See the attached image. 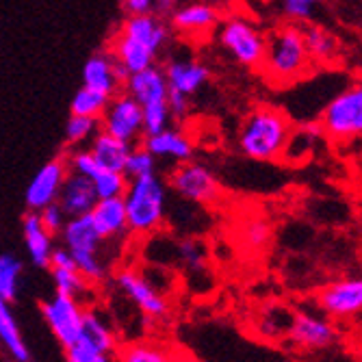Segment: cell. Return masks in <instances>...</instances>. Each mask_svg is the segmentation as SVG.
<instances>
[{
    "instance_id": "36",
    "label": "cell",
    "mask_w": 362,
    "mask_h": 362,
    "mask_svg": "<svg viewBox=\"0 0 362 362\" xmlns=\"http://www.w3.org/2000/svg\"><path fill=\"white\" fill-rule=\"evenodd\" d=\"M323 0H282V13L288 22L308 24L317 18Z\"/></svg>"
},
{
    "instance_id": "20",
    "label": "cell",
    "mask_w": 362,
    "mask_h": 362,
    "mask_svg": "<svg viewBox=\"0 0 362 362\" xmlns=\"http://www.w3.org/2000/svg\"><path fill=\"white\" fill-rule=\"evenodd\" d=\"M22 235H24V247L28 252V258L35 267H50L52 256V237L46 233V228L40 221L37 211H26L22 217Z\"/></svg>"
},
{
    "instance_id": "15",
    "label": "cell",
    "mask_w": 362,
    "mask_h": 362,
    "mask_svg": "<svg viewBox=\"0 0 362 362\" xmlns=\"http://www.w3.org/2000/svg\"><path fill=\"white\" fill-rule=\"evenodd\" d=\"M163 74H165L170 89L185 93L187 98H191L193 93L200 91L211 78V72H209L206 65L202 61L189 59V57L170 59L165 68H163Z\"/></svg>"
},
{
    "instance_id": "5",
    "label": "cell",
    "mask_w": 362,
    "mask_h": 362,
    "mask_svg": "<svg viewBox=\"0 0 362 362\" xmlns=\"http://www.w3.org/2000/svg\"><path fill=\"white\" fill-rule=\"evenodd\" d=\"M219 46L243 68H258L265 54V33L250 18L233 13L219 22Z\"/></svg>"
},
{
    "instance_id": "16",
    "label": "cell",
    "mask_w": 362,
    "mask_h": 362,
    "mask_svg": "<svg viewBox=\"0 0 362 362\" xmlns=\"http://www.w3.org/2000/svg\"><path fill=\"white\" fill-rule=\"evenodd\" d=\"M107 52L115 59V63L126 74H135V72H141V70L150 68V65H154V61L158 57L146 44H141L139 40L130 37V35H124L122 30H117L115 35L111 37Z\"/></svg>"
},
{
    "instance_id": "45",
    "label": "cell",
    "mask_w": 362,
    "mask_h": 362,
    "mask_svg": "<svg viewBox=\"0 0 362 362\" xmlns=\"http://www.w3.org/2000/svg\"><path fill=\"white\" fill-rule=\"evenodd\" d=\"M168 107H170L172 117L185 119L187 113H189V98H187L185 93H178V91L170 89V91H168Z\"/></svg>"
},
{
    "instance_id": "21",
    "label": "cell",
    "mask_w": 362,
    "mask_h": 362,
    "mask_svg": "<svg viewBox=\"0 0 362 362\" xmlns=\"http://www.w3.org/2000/svg\"><path fill=\"white\" fill-rule=\"evenodd\" d=\"M119 30L124 33V35H130L139 40L141 44H146L152 52H160L163 46L168 44L170 40V28L168 24L158 20L154 13H144V16H128Z\"/></svg>"
},
{
    "instance_id": "8",
    "label": "cell",
    "mask_w": 362,
    "mask_h": 362,
    "mask_svg": "<svg viewBox=\"0 0 362 362\" xmlns=\"http://www.w3.org/2000/svg\"><path fill=\"white\" fill-rule=\"evenodd\" d=\"M100 130L115 139L135 144L144 135V113L141 105L126 91L109 98L107 109L100 115Z\"/></svg>"
},
{
    "instance_id": "14",
    "label": "cell",
    "mask_w": 362,
    "mask_h": 362,
    "mask_svg": "<svg viewBox=\"0 0 362 362\" xmlns=\"http://www.w3.org/2000/svg\"><path fill=\"white\" fill-rule=\"evenodd\" d=\"M126 76L128 74L119 68L109 52H95L83 65V87L105 93L109 98L122 91Z\"/></svg>"
},
{
    "instance_id": "30",
    "label": "cell",
    "mask_w": 362,
    "mask_h": 362,
    "mask_svg": "<svg viewBox=\"0 0 362 362\" xmlns=\"http://www.w3.org/2000/svg\"><path fill=\"white\" fill-rule=\"evenodd\" d=\"M20 276H22V260L11 252L0 254V298L9 304L18 298Z\"/></svg>"
},
{
    "instance_id": "40",
    "label": "cell",
    "mask_w": 362,
    "mask_h": 362,
    "mask_svg": "<svg viewBox=\"0 0 362 362\" xmlns=\"http://www.w3.org/2000/svg\"><path fill=\"white\" fill-rule=\"evenodd\" d=\"M65 158H68L70 172H76L81 176L93 178L98 172H100V165H98V160L93 158L89 148H72V152L65 154Z\"/></svg>"
},
{
    "instance_id": "41",
    "label": "cell",
    "mask_w": 362,
    "mask_h": 362,
    "mask_svg": "<svg viewBox=\"0 0 362 362\" xmlns=\"http://www.w3.org/2000/svg\"><path fill=\"white\" fill-rule=\"evenodd\" d=\"M330 9L343 24L362 30V0H330Z\"/></svg>"
},
{
    "instance_id": "13",
    "label": "cell",
    "mask_w": 362,
    "mask_h": 362,
    "mask_svg": "<svg viewBox=\"0 0 362 362\" xmlns=\"http://www.w3.org/2000/svg\"><path fill=\"white\" fill-rule=\"evenodd\" d=\"M221 11L204 0L187 3L170 13V24L185 37H206L219 26Z\"/></svg>"
},
{
    "instance_id": "22",
    "label": "cell",
    "mask_w": 362,
    "mask_h": 362,
    "mask_svg": "<svg viewBox=\"0 0 362 362\" xmlns=\"http://www.w3.org/2000/svg\"><path fill=\"white\" fill-rule=\"evenodd\" d=\"M154 158H172L176 163H185V160H191L193 156V144L191 139L180 133L176 128H165L160 130L156 135H150V137H144V144H141Z\"/></svg>"
},
{
    "instance_id": "31",
    "label": "cell",
    "mask_w": 362,
    "mask_h": 362,
    "mask_svg": "<svg viewBox=\"0 0 362 362\" xmlns=\"http://www.w3.org/2000/svg\"><path fill=\"white\" fill-rule=\"evenodd\" d=\"M100 133V119L85 117V115H70L65 124V144L70 148H81L83 144L91 141Z\"/></svg>"
},
{
    "instance_id": "27",
    "label": "cell",
    "mask_w": 362,
    "mask_h": 362,
    "mask_svg": "<svg viewBox=\"0 0 362 362\" xmlns=\"http://www.w3.org/2000/svg\"><path fill=\"white\" fill-rule=\"evenodd\" d=\"M304 42L315 63H330L339 57V40L321 24L308 22L304 28Z\"/></svg>"
},
{
    "instance_id": "32",
    "label": "cell",
    "mask_w": 362,
    "mask_h": 362,
    "mask_svg": "<svg viewBox=\"0 0 362 362\" xmlns=\"http://www.w3.org/2000/svg\"><path fill=\"white\" fill-rule=\"evenodd\" d=\"M107 103H109V95L98 93V91L87 89V87H81L72 98L70 115H85V117L100 119L103 111L107 109Z\"/></svg>"
},
{
    "instance_id": "44",
    "label": "cell",
    "mask_w": 362,
    "mask_h": 362,
    "mask_svg": "<svg viewBox=\"0 0 362 362\" xmlns=\"http://www.w3.org/2000/svg\"><path fill=\"white\" fill-rule=\"evenodd\" d=\"M178 252H180V258L187 262L189 267L202 269V265H204V250H202V245L197 243V241H182Z\"/></svg>"
},
{
    "instance_id": "39",
    "label": "cell",
    "mask_w": 362,
    "mask_h": 362,
    "mask_svg": "<svg viewBox=\"0 0 362 362\" xmlns=\"http://www.w3.org/2000/svg\"><path fill=\"white\" fill-rule=\"evenodd\" d=\"M295 313H288L284 308H274L262 313V325H260V332L272 334V337H286L291 321H293Z\"/></svg>"
},
{
    "instance_id": "1",
    "label": "cell",
    "mask_w": 362,
    "mask_h": 362,
    "mask_svg": "<svg viewBox=\"0 0 362 362\" xmlns=\"http://www.w3.org/2000/svg\"><path fill=\"white\" fill-rule=\"evenodd\" d=\"M313 65L315 61L308 54L300 24L286 22L265 35V54L258 68L272 85H298L313 74Z\"/></svg>"
},
{
    "instance_id": "7",
    "label": "cell",
    "mask_w": 362,
    "mask_h": 362,
    "mask_svg": "<svg viewBox=\"0 0 362 362\" xmlns=\"http://www.w3.org/2000/svg\"><path fill=\"white\" fill-rule=\"evenodd\" d=\"M317 306L332 321H354L362 317V276H351L325 284L317 293Z\"/></svg>"
},
{
    "instance_id": "4",
    "label": "cell",
    "mask_w": 362,
    "mask_h": 362,
    "mask_svg": "<svg viewBox=\"0 0 362 362\" xmlns=\"http://www.w3.org/2000/svg\"><path fill=\"white\" fill-rule=\"evenodd\" d=\"M319 126L323 135L334 141L362 137V78L349 83L323 107Z\"/></svg>"
},
{
    "instance_id": "35",
    "label": "cell",
    "mask_w": 362,
    "mask_h": 362,
    "mask_svg": "<svg viewBox=\"0 0 362 362\" xmlns=\"http://www.w3.org/2000/svg\"><path fill=\"white\" fill-rule=\"evenodd\" d=\"M156 172V158L144 148V146H133L130 150L128 158H126V165H124V176L128 180L139 178V176H148Z\"/></svg>"
},
{
    "instance_id": "37",
    "label": "cell",
    "mask_w": 362,
    "mask_h": 362,
    "mask_svg": "<svg viewBox=\"0 0 362 362\" xmlns=\"http://www.w3.org/2000/svg\"><path fill=\"white\" fill-rule=\"evenodd\" d=\"M141 113H144V137L156 135V133H160V130L170 128L172 113H170L168 100L146 105V107H141Z\"/></svg>"
},
{
    "instance_id": "12",
    "label": "cell",
    "mask_w": 362,
    "mask_h": 362,
    "mask_svg": "<svg viewBox=\"0 0 362 362\" xmlns=\"http://www.w3.org/2000/svg\"><path fill=\"white\" fill-rule=\"evenodd\" d=\"M117 286L126 293V298L133 302L146 317L150 319H163L170 310V304L165 300L158 288H154V284H150V280H146L139 272L135 269H122L117 274Z\"/></svg>"
},
{
    "instance_id": "24",
    "label": "cell",
    "mask_w": 362,
    "mask_h": 362,
    "mask_svg": "<svg viewBox=\"0 0 362 362\" xmlns=\"http://www.w3.org/2000/svg\"><path fill=\"white\" fill-rule=\"evenodd\" d=\"M76 343H81V345H85V347H89L93 351L111 354V356L117 349V339H115V332L111 330V325L95 310H89V308L83 310L81 334H78Z\"/></svg>"
},
{
    "instance_id": "6",
    "label": "cell",
    "mask_w": 362,
    "mask_h": 362,
    "mask_svg": "<svg viewBox=\"0 0 362 362\" xmlns=\"http://www.w3.org/2000/svg\"><path fill=\"white\" fill-rule=\"evenodd\" d=\"M170 187L176 191L182 200L195 202V204H217L221 197V185L215 178V174L195 160H185L170 174Z\"/></svg>"
},
{
    "instance_id": "38",
    "label": "cell",
    "mask_w": 362,
    "mask_h": 362,
    "mask_svg": "<svg viewBox=\"0 0 362 362\" xmlns=\"http://www.w3.org/2000/svg\"><path fill=\"white\" fill-rule=\"evenodd\" d=\"M78 274L87 280V282H100L105 278V265L100 260V254L93 252H70Z\"/></svg>"
},
{
    "instance_id": "23",
    "label": "cell",
    "mask_w": 362,
    "mask_h": 362,
    "mask_svg": "<svg viewBox=\"0 0 362 362\" xmlns=\"http://www.w3.org/2000/svg\"><path fill=\"white\" fill-rule=\"evenodd\" d=\"M61 239H63V247L70 252H93L100 254V245H103V237L98 235V230L91 221V215H76V217H68L63 230H61Z\"/></svg>"
},
{
    "instance_id": "48",
    "label": "cell",
    "mask_w": 362,
    "mask_h": 362,
    "mask_svg": "<svg viewBox=\"0 0 362 362\" xmlns=\"http://www.w3.org/2000/svg\"><path fill=\"white\" fill-rule=\"evenodd\" d=\"M204 3H209V5L217 7L219 11H223V9L235 7V5H237V0H204Z\"/></svg>"
},
{
    "instance_id": "43",
    "label": "cell",
    "mask_w": 362,
    "mask_h": 362,
    "mask_svg": "<svg viewBox=\"0 0 362 362\" xmlns=\"http://www.w3.org/2000/svg\"><path fill=\"white\" fill-rule=\"evenodd\" d=\"M65 360L68 362H115V358L111 354L93 351L81 343H74L72 347L65 349Z\"/></svg>"
},
{
    "instance_id": "19",
    "label": "cell",
    "mask_w": 362,
    "mask_h": 362,
    "mask_svg": "<svg viewBox=\"0 0 362 362\" xmlns=\"http://www.w3.org/2000/svg\"><path fill=\"white\" fill-rule=\"evenodd\" d=\"M91 221L98 230L103 241L117 239L128 233V219H126V206L124 197H107V200H98L93 209L89 211Z\"/></svg>"
},
{
    "instance_id": "34",
    "label": "cell",
    "mask_w": 362,
    "mask_h": 362,
    "mask_svg": "<svg viewBox=\"0 0 362 362\" xmlns=\"http://www.w3.org/2000/svg\"><path fill=\"white\" fill-rule=\"evenodd\" d=\"M93 189L98 200H107V197H122L128 187V178L124 172H111V170H100L93 178Z\"/></svg>"
},
{
    "instance_id": "46",
    "label": "cell",
    "mask_w": 362,
    "mask_h": 362,
    "mask_svg": "<svg viewBox=\"0 0 362 362\" xmlns=\"http://www.w3.org/2000/svg\"><path fill=\"white\" fill-rule=\"evenodd\" d=\"M267 237H269V226L265 221H254L250 223L247 228V241L256 247H262L267 243Z\"/></svg>"
},
{
    "instance_id": "26",
    "label": "cell",
    "mask_w": 362,
    "mask_h": 362,
    "mask_svg": "<svg viewBox=\"0 0 362 362\" xmlns=\"http://www.w3.org/2000/svg\"><path fill=\"white\" fill-rule=\"evenodd\" d=\"M321 137H325V135H323L319 124L304 122L302 126L291 130L288 141H286L284 152H282V158L288 163H302V160L310 158L315 154V148L321 141Z\"/></svg>"
},
{
    "instance_id": "18",
    "label": "cell",
    "mask_w": 362,
    "mask_h": 362,
    "mask_svg": "<svg viewBox=\"0 0 362 362\" xmlns=\"http://www.w3.org/2000/svg\"><path fill=\"white\" fill-rule=\"evenodd\" d=\"M59 206L63 209V213L68 217H76V215H85L93 209V204L98 202V195L93 189L91 178L81 176L76 172H68L59 193Z\"/></svg>"
},
{
    "instance_id": "33",
    "label": "cell",
    "mask_w": 362,
    "mask_h": 362,
    "mask_svg": "<svg viewBox=\"0 0 362 362\" xmlns=\"http://www.w3.org/2000/svg\"><path fill=\"white\" fill-rule=\"evenodd\" d=\"M50 274H52L57 293L72 295V298H76L78 302L85 298L87 291H91V284L78 274V269H57V267H50Z\"/></svg>"
},
{
    "instance_id": "17",
    "label": "cell",
    "mask_w": 362,
    "mask_h": 362,
    "mask_svg": "<svg viewBox=\"0 0 362 362\" xmlns=\"http://www.w3.org/2000/svg\"><path fill=\"white\" fill-rule=\"evenodd\" d=\"M124 89L130 98L146 107V105H154V103H165L168 100V81L165 74H163V68L158 65H150V68L128 74L124 81Z\"/></svg>"
},
{
    "instance_id": "47",
    "label": "cell",
    "mask_w": 362,
    "mask_h": 362,
    "mask_svg": "<svg viewBox=\"0 0 362 362\" xmlns=\"http://www.w3.org/2000/svg\"><path fill=\"white\" fill-rule=\"evenodd\" d=\"M154 5H156V0H122V9L126 11V16L152 13Z\"/></svg>"
},
{
    "instance_id": "25",
    "label": "cell",
    "mask_w": 362,
    "mask_h": 362,
    "mask_svg": "<svg viewBox=\"0 0 362 362\" xmlns=\"http://www.w3.org/2000/svg\"><path fill=\"white\" fill-rule=\"evenodd\" d=\"M135 144H128V141H122V139H115L107 133H98L93 139H91V146H89V152L93 154V158L98 160V165L100 170H111V172H124V165H126V158L133 150Z\"/></svg>"
},
{
    "instance_id": "42",
    "label": "cell",
    "mask_w": 362,
    "mask_h": 362,
    "mask_svg": "<svg viewBox=\"0 0 362 362\" xmlns=\"http://www.w3.org/2000/svg\"><path fill=\"white\" fill-rule=\"evenodd\" d=\"M37 215H40V221H42V226L46 228V233L50 237L61 235L65 221H68V215L63 213V209L59 206V202H52V204L44 206L42 211H37Z\"/></svg>"
},
{
    "instance_id": "10",
    "label": "cell",
    "mask_w": 362,
    "mask_h": 362,
    "mask_svg": "<svg viewBox=\"0 0 362 362\" xmlns=\"http://www.w3.org/2000/svg\"><path fill=\"white\" fill-rule=\"evenodd\" d=\"M286 339L298 347L306 351H317V349H327L337 343L339 330L332 319L325 315H315V313H295L291 327L286 332Z\"/></svg>"
},
{
    "instance_id": "11",
    "label": "cell",
    "mask_w": 362,
    "mask_h": 362,
    "mask_svg": "<svg viewBox=\"0 0 362 362\" xmlns=\"http://www.w3.org/2000/svg\"><path fill=\"white\" fill-rule=\"evenodd\" d=\"M68 172H70V168H68V158H65V154L42 165L37 170V174L30 178L26 193H24V202H26L28 211H42L44 206L57 202Z\"/></svg>"
},
{
    "instance_id": "3",
    "label": "cell",
    "mask_w": 362,
    "mask_h": 362,
    "mask_svg": "<svg viewBox=\"0 0 362 362\" xmlns=\"http://www.w3.org/2000/svg\"><path fill=\"white\" fill-rule=\"evenodd\" d=\"M124 197L128 233L133 235H150L165 221L168 206V189L160 176L148 174L128 180Z\"/></svg>"
},
{
    "instance_id": "2",
    "label": "cell",
    "mask_w": 362,
    "mask_h": 362,
    "mask_svg": "<svg viewBox=\"0 0 362 362\" xmlns=\"http://www.w3.org/2000/svg\"><path fill=\"white\" fill-rule=\"evenodd\" d=\"M291 130H293L291 117L282 109L260 105L252 109L239 126V135H237L239 152L260 163L280 160Z\"/></svg>"
},
{
    "instance_id": "29",
    "label": "cell",
    "mask_w": 362,
    "mask_h": 362,
    "mask_svg": "<svg viewBox=\"0 0 362 362\" xmlns=\"http://www.w3.org/2000/svg\"><path fill=\"white\" fill-rule=\"evenodd\" d=\"M115 362H176L172 351L156 343H128L115 349Z\"/></svg>"
},
{
    "instance_id": "28",
    "label": "cell",
    "mask_w": 362,
    "mask_h": 362,
    "mask_svg": "<svg viewBox=\"0 0 362 362\" xmlns=\"http://www.w3.org/2000/svg\"><path fill=\"white\" fill-rule=\"evenodd\" d=\"M0 343L7 347V351L11 354L16 362H30V351L11 315L9 302H5L3 298H0Z\"/></svg>"
},
{
    "instance_id": "9",
    "label": "cell",
    "mask_w": 362,
    "mask_h": 362,
    "mask_svg": "<svg viewBox=\"0 0 362 362\" xmlns=\"http://www.w3.org/2000/svg\"><path fill=\"white\" fill-rule=\"evenodd\" d=\"M83 304L72 295L54 293L50 300L42 302V315L48 323L50 332L61 343L63 349L72 347L78 341L83 323Z\"/></svg>"
}]
</instances>
